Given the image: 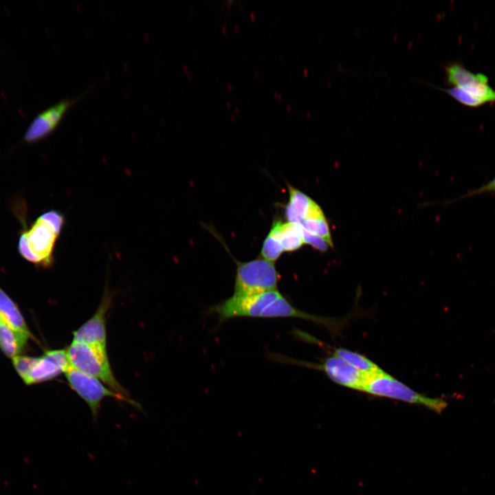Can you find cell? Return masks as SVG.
<instances>
[{
	"label": "cell",
	"instance_id": "23",
	"mask_svg": "<svg viewBox=\"0 0 495 495\" xmlns=\"http://www.w3.org/2000/svg\"><path fill=\"white\" fill-rule=\"evenodd\" d=\"M1 322H3L2 317H1V314H0V323H1Z\"/></svg>",
	"mask_w": 495,
	"mask_h": 495
},
{
	"label": "cell",
	"instance_id": "7",
	"mask_svg": "<svg viewBox=\"0 0 495 495\" xmlns=\"http://www.w3.org/2000/svg\"><path fill=\"white\" fill-rule=\"evenodd\" d=\"M64 374L71 388L87 404L94 420L98 417L102 401L106 397H113L141 408L137 402L116 393L98 379L69 364Z\"/></svg>",
	"mask_w": 495,
	"mask_h": 495
},
{
	"label": "cell",
	"instance_id": "15",
	"mask_svg": "<svg viewBox=\"0 0 495 495\" xmlns=\"http://www.w3.org/2000/svg\"><path fill=\"white\" fill-rule=\"evenodd\" d=\"M282 223L280 220L274 221L261 248L263 259L272 263L276 261L284 252L280 240Z\"/></svg>",
	"mask_w": 495,
	"mask_h": 495
},
{
	"label": "cell",
	"instance_id": "8",
	"mask_svg": "<svg viewBox=\"0 0 495 495\" xmlns=\"http://www.w3.org/2000/svg\"><path fill=\"white\" fill-rule=\"evenodd\" d=\"M82 98V95L65 98L39 113L25 131L24 141L33 144L47 138L56 130L66 114Z\"/></svg>",
	"mask_w": 495,
	"mask_h": 495
},
{
	"label": "cell",
	"instance_id": "14",
	"mask_svg": "<svg viewBox=\"0 0 495 495\" xmlns=\"http://www.w3.org/2000/svg\"><path fill=\"white\" fill-rule=\"evenodd\" d=\"M28 338L18 333L6 323H0V349L8 358L20 355Z\"/></svg>",
	"mask_w": 495,
	"mask_h": 495
},
{
	"label": "cell",
	"instance_id": "19",
	"mask_svg": "<svg viewBox=\"0 0 495 495\" xmlns=\"http://www.w3.org/2000/svg\"><path fill=\"white\" fill-rule=\"evenodd\" d=\"M36 360L37 357L27 355H18L12 358L13 365L16 372L27 385H28L30 375Z\"/></svg>",
	"mask_w": 495,
	"mask_h": 495
},
{
	"label": "cell",
	"instance_id": "22",
	"mask_svg": "<svg viewBox=\"0 0 495 495\" xmlns=\"http://www.w3.org/2000/svg\"><path fill=\"white\" fill-rule=\"evenodd\" d=\"M250 17H251L252 20L254 21L255 19H256V16H255L254 13L251 12V13H250Z\"/></svg>",
	"mask_w": 495,
	"mask_h": 495
},
{
	"label": "cell",
	"instance_id": "12",
	"mask_svg": "<svg viewBox=\"0 0 495 495\" xmlns=\"http://www.w3.org/2000/svg\"><path fill=\"white\" fill-rule=\"evenodd\" d=\"M287 187L289 199L285 209L287 221L300 223L305 219L324 215L318 204L306 194L289 184Z\"/></svg>",
	"mask_w": 495,
	"mask_h": 495
},
{
	"label": "cell",
	"instance_id": "24",
	"mask_svg": "<svg viewBox=\"0 0 495 495\" xmlns=\"http://www.w3.org/2000/svg\"><path fill=\"white\" fill-rule=\"evenodd\" d=\"M227 106H228V108H230V104L229 102H228V103H227Z\"/></svg>",
	"mask_w": 495,
	"mask_h": 495
},
{
	"label": "cell",
	"instance_id": "17",
	"mask_svg": "<svg viewBox=\"0 0 495 495\" xmlns=\"http://www.w3.org/2000/svg\"><path fill=\"white\" fill-rule=\"evenodd\" d=\"M280 240L284 252H291L300 249L304 244L300 225L289 221L283 222Z\"/></svg>",
	"mask_w": 495,
	"mask_h": 495
},
{
	"label": "cell",
	"instance_id": "3",
	"mask_svg": "<svg viewBox=\"0 0 495 495\" xmlns=\"http://www.w3.org/2000/svg\"><path fill=\"white\" fill-rule=\"evenodd\" d=\"M445 72L446 82L452 87L438 88L458 102L473 108L495 103V89L485 74H474L458 63L447 65Z\"/></svg>",
	"mask_w": 495,
	"mask_h": 495
},
{
	"label": "cell",
	"instance_id": "16",
	"mask_svg": "<svg viewBox=\"0 0 495 495\" xmlns=\"http://www.w3.org/2000/svg\"><path fill=\"white\" fill-rule=\"evenodd\" d=\"M333 354L342 358L366 376L371 375L382 370L377 364L366 356L346 349H336Z\"/></svg>",
	"mask_w": 495,
	"mask_h": 495
},
{
	"label": "cell",
	"instance_id": "4",
	"mask_svg": "<svg viewBox=\"0 0 495 495\" xmlns=\"http://www.w3.org/2000/svg\"><path fill=\"white\" fill-rule=\"evenodd\" d=\"M65 351L70 366L98 379L116 393L132 399L116 379L105 347L73 340Z\"/></svg>",
	"mask_w": 495,
	"mask_h": 495
},
{
	"label": "cell",
	"instance_id": "9",
	"mask_svg": "<svg viewBox=\"0 0 495 495\" xmlns=\"http://www.w3.org/2000/svg\"><path fill=\"white\" fill-rule=\"evenodd\" d=\"M312 366L323 371L336 384L360 391H362L368 377L333 353L320 365Z\"/></svg>",
	"mask_w": 495,
	"mask_h": 495
},
{
	"label": "cell",
	"instance_id": "10",
	"mask_svg": "<svg viewBox=\"0 0 495 495\" xmlns=\"http://www.w3.org/2000/svg\"><path fill=\"white\" fill-rule=\"evenodd\" d=\"M111 304V296L105 293L93 316L73 332V340L107 346L106 315Z\"/></svg>",
	"mask_w": 495,
	"mask_h": 495
},
{
	"label": "cell",
	"instance_id": "20",
	"mask_svg": "<svg viewBox=\"0 0 495 495\" xmlns=\"http://www.w3.org/2000/svg\"><path fill=\"white\" fill-rule=\"evenodd\" d=\"M487 193H495V175L485 184H483L478 188L468 191L467 192L459 197L458 199H455L454 201L462 200L464 199Z\"/></svg>",
	"mask_w": 495,
	"mask_h": 495
},
{
	"label": "cell",
	"instance_id": "21",
	"mask_svg": "<svg viewBox=\"0 0 495 495\" xmlns=\"http://www.w3.org/2000/svg\"><path fill=\"white\" fill-rule=\"evenodd\" d=\"M301 228L304 243L309 244L314 249L320 252H325L327 250L329 245L325 241H324L322 238L306 231L302 227Z\"/></svg>",
	"mask_w": 495,
	"mask_h": 495
},
{
	"label": "cell",
	"instance_id": "18",
	"mask_svg": "<svg viewBox=\"0 0 495 495\" xmlns=\"http://www.w3.org/2000/svg\"><path fill=\"white\" fill-rule=\"evenodd\" d=\"M299 224L306 231L322 238L329 246H333L329 224L324 215L305 219Z\"/></svg>",
	"mask_w": 495,
	"mask_h": 495
},
{
	"label": "cell",
	"instance_id": "1",
	"mask_svg": "<svg viewBox=\"0 0 495 495\" xmlns=\"http://www.w3.org/2000/svg\"><path fill=\"white\" fill-rule=\"evenodd\" d=\"M209 310L218 316L219 322L239 317L296 318L323 325L330 331L338 326L336 320L311 314L294 307L277 289L248 296L232 295L210 307Z\"/></svg>",
	"mask_w": 495,
	"mask_h": 495
},
{
	"label": "cell",
	"instance_id": "2",
	"mask_svg": "<svg viewBox=\"0 0 495 495\" xmlns=\"http://www.w3.org/2000/svg\"><path fill=\"white\" fill-rule=\"evenodd\" d=\"M64 225L65 217L59 211L50 210L43 213L22 230L18 242L19 253L34 265L50 267Z\"/></svg>",
	"mask_w": 495,
	"mask_h": 495
},
{
	"label": "cell",
	"instance_id": "13",
	"mask_svg": "<svg viewBox=\"0 0 495 495\" xmlns=\"http://www.w3.org/2000/svg\"><path fill=\"white\" fill-rule=\"evenodd\" d=\"M0 314L3 322L12 329L29 339L32 337L16 304L0 288Z\"/></svg>",
	"mask_w": 495,
	"mask_h": 495
},
{
	"label": "cell",
	"instance_id": "11",
	"mask_svg": "<svg viewBox=\"0 0 495 495\" xmlns=\"http://www.w3.org/2000/svg\"><path fill=\"white\" fill-rule=\"evenodd\" d=\"M68 365L65 350H49L42 356L37 357L30 375L28 385L41 383L56 377L60 373H65Z\"/></svg>",
	"mask_w": 495,
	"mask_h": 495
},
{
	"label": "cell",
	"instance_id": "5",
	"mask_svg": "<svg viewBox=\"0 0 495 495\" xmlns=\"http://www.w3.org/2000/svg\"><path fill=\"white\" fill-rule=\"evenodd\" d=\"M362 391L374 396L424 406L437 413L442 412L448 404L441 398L429 397L416 392L382 370L367 377Z\"/></svg>",
	"mask_w": 495,
	"mask_h": 495
},
{
	"label": "cell",
	"instance_id": "6",
	"mask_svg": "<svg viewBox=\"0 0 495 495\" xmlns=\"http://www.w3.org/2000/svg\"><path fill=\"white\" fill-rule=\"evenodd\" d=\"M280 275L274 263L263 258L236 261L234 296H248L277 289Z\"/></svg>",
	"mask_w": 495,
	"mask_h": 495
}]
</instances>
